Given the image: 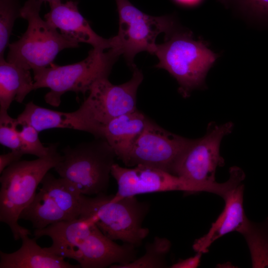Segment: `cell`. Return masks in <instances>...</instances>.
<instances>
[{"label":"cell","mask_w":268,"mask_h":268,"mask_svg":"<svg viewBox=\"0 0 268 268\" xmlns=\"http://www.w3.org/2000/svg\"><path fill=\"white\" fill-rule=\"evenodd\" d=\"M233 128L231 122L220 125L209 124L204 136L193 139L175 164L171 174L190 184L196 192H207L224 199L245 178L241 171L232 168L226 182L218 183L215 179L217 168L224 163L220 155L221 142L225 136L231 133Z\"/></svg>","instance_id":"6da1fadb"},{"label":"cell","mask_w":268,"mask_h":268,"mask_svg":"<svg viewBox=\"0 0 268 268\" xmlns=\"http://www.w3.org/2000/svg\"><path fill=\"white\" fill-rule=\"evenodd\" d=\"M58 146V143H54L46 157L14 162L0 174V221L8 226L15 240L31 234L29 230L19 224L18 220L33 199L44 177L62 159Z\"/></svg>","instance_id":"7a4b0ae2"},{"label":"cell","mask_w":268,"mask_h":268,"mask_svg":"<svg viewBox=\"0 0 268 268\" xmlns=\"http://www.w3.org/2000/svg\"><path fill=\"white\" fill-rule=\"evenodd\" d=\"M153 54L159 60L156 67L176 79L185 97L205 86L206 74L218 57L205 42L195 40L191 32L178 26L165 35L163 43L157 44Z\"/></svg>","instance_id":"3957f363"},{"label":"cell","mask_w":268,"mask_h":268,"mask_svg":"<svg viewBox=\"0 0 268 268\" xmlns=\"http://www.w3.org/2000/svg\"><path fill=\"white\" fill-rule=\"evenodd\" d=\"M120 55L113 49L106 52L93 48L88 56L79 62L64 66L53 63L47 67L33 71V90L48 88L45 100L48 104L58 107L61 97L72 91L84 95L99 79L108 77L113 66Z\"/></svg>","instance_id":"277c9868"},{"label":"cell","mask_w":268,"mask_h":268,"mask_svg":"<svg viewBox=\"0 0 268 268\" xmlns=\"http://www.w3.org/2000/svg\"><path fill=\"white\" fill-rule=\"evenodd\" d=\"M42 3L39 0L25 1L21 17L27 21V28L18 40L8 46L6 61L33 71L49 67L61 51L79 46L40 17Z\"/></svg>","instance_id":"5b68a950"},{"label":"cell","mask_w":268,"mask_h":268,"mask_svg":"<svg viewBox=\"0 0 268 268\" xmlns=\"http://www.w3.org/2000/svg\"><path fill=\"white\" fill-rule=\"evenodd\" d=\"M62 151L63 158L54 168L60 177L83 195L105 193L117 157L104 138L68 146Z\"/></svg>","instance_id":"8992f818"},{"label":"cell","mask_w":268,"mask_h":268,"mask_svg":"<svg viewBox=\"0 0 268 268\" xmlns=\"http://www.w3.org/2000/svg\"><path fill=\"white\" fill-rule=\"evenodd\" d=\"M112 197L105 193L93 197L82 195L79 216L91 217L110 239L137 246L149 233L142 225L148 206L135 196L117 201L112 200Z\"/></svg>","instance_id":"52a82bcc"},{"label":"cell","mask_w":268,"mask_h":268,"mask_svg":"<svg viewBox=\"0 0 268 268\" xmlns=\"http://www.w3.org/2000/svg\"><path fill=\"white\" fill-rule=\"evenodd\" d=\"M132 78L119 85L111 83L108 77L97 80L89 94L76 110L84 122L86 132L103 138V131L113 119L136 110V94L143 74L135 66Z\"/></svg>","instance_id":"ba28073f"},{"label":"cell","mask_w":268,"mask_h":268,"mask_svg":"<svg viewBox=\"0 0 268 268\" xmlns=\"http://www.w3.org/2000/svg\"><path fill=\"white\" fill-rule=\"evenodd\" d=\"M119 19L118 34L112 37V48L123 55L132 68L135 56L146 51L153 54L156 39L162 33L165 35L177 26L173 16H154L134 6L129 0H115Z\"/></svg>","instance_id":"9c48e42d"},{"label":"cell","mask_w":268,"mask_h":268,"mask_svg":"<svg viewBox=\"0 0 268 268\" xmlns=\"http://www.w3.org/2000/svg\"><path fill=\"white\" fill-rule=\"evenodd\" d=\"M42 186L20 219L29 221L34 229H41L61 221L79 217L82 194L70 183L48 172Z\"/></svg>","instance_id":"30bf717a"},{"label":"cell","mask_w":268,"mask_h":268,"mask_svg":"<svg viewBox=\"0 0 268 268\" xmlns=\"http://www.w3.org/2000/svg\"><path fill=\"white\" fill-rule=\"evenodd\" d=\"M192 141L148 119L124 163L130 167L145 165L171 173L175 164Z\"/></svg>","instance_id":"8fae6325"},{"label":"cell","mask_w":268,"mask_h":268,"mask_svg":"<svg viewBox=\"0 0 268 268\" xmlns=\"http://www.w3.org/2000/svg\"><path fill=\"white\" fill-rule=\"evenodd\" d=\"M111 175L116 180L118 190L112 200L137 195L173 191L196 193L195 188L182 178L167 171L143 165L134 168L114 163Z\"/></svg>","instance_id":"7c38bea8"},{"label":"cell","mask_w":268,"mask_h":268,"mask_svg":"<svg viewBox=\"0 0 268 268\" xmlns=\"http://www.w3.org/2000/svg\"><path fill=\"white\" fill-rule=\"evenodd\" d=\"M50 11L45 20L62 34L77 42L91 45L93 48L105 50L112 47V38H104L91 28L87 20L79 12L78 2L68 0L50 5Z\"/></svg>","instance_id":"4fadbf2b"},{"label":"cell","mask_w":268,"mask_h":268,"mask_svg":"<svg viewBox=\"0 0 268 268\" xmlns=\"http://www.w3.org/2000/svg\"><path fill=\"white\" fill-rule=\"evenodd\" d=\"M244 185L241 184L233 189L223 199L225 206L216 220L211 224L208 231L196 239L193 248L202 254L208 251L209 248L216 240L237 231L247 219L243 207Z\"/></svg>","instance_id":"5bb4252c"},{"label":"cell","mask_w":268,"mask_h":268,"mask_svg":"<svg viewBox=\"0 0 268 268\" xmlns=\"http://www.w3.org/2000/svg\"><path fill=\"white\" fill-rule=\"evenodd\" d=\"M22 245L17 251L6 253L0 251V268H78L65 259L48 252L30 238L28 234L21 237Z\"/></svg>","instance_id":"9a60e30c"},{"label":"cell","mask_w":268,"mask_h":268,"mask_svg":"<svg viewBox=\"0 0 268 268\" xmlns=\"http://www.w3.org/2000/svg\"><path fill=\"white\" fill-rule=\"evenodd\" d=\"M148 119L136 109L115 118L105 128L103 138L123 163L144 129Z\"/></svg>","instance_id":"2e32d148"},{"label":"cell","mask_w":268,"mask_h":268,"mask_svg":"<svg viewBox=\"0 0 268 268\" xmlns=\"http://www.w3.org/2000/svg\"><path fill=\"white\" fill-rule=\"evenodd\" d=\"M19 126L29 125L39 133L53 128L71 129L86 132L85 125L76 110L63 112L29 102L16 118Z\"/></svg>","instance_id":"e0dca14e"},{"label":"cell","mask_w":268,"mask_h":268,"mask_svg":"<svg viewBox=\"0 0 268 268\" xmlns=\"http://www.w3.org/2000/svg\"><path fill=\"white\" fill-rule=\"evenodd\" d=\"M30 70L0 58V110L7 111L13 101L22 103L33 90Z\"/></svg>","instance_id":"ac0fdd59"},{"label":"cell","mask_w":268,"mask_h":268,"mask_svg":"<svg viewBox=\"0 0 268 268\" xmlns=\"http://www.w3.org/2000/svg\"><path fill=\"white\" fill-rule=\"evenodd\" d=\"M237 232L241 233L248 244L253 268H268V218L257 224L247 218Z\"/></svg>","instance_id":"d6986e66"},{"label":"cell","mask_w":268,"mask_h":268,"mask_svg":"<svg viewBox=\"0 0 268 268\" xmlns=\"http://www.w3.org/2000/svg\"><path fill=\"white\" fill-rule=\"evenodd\" d=\"M170 241L166 238L155 237L145 247L144 254L125 265L115 264L111 268H162L167 267L166 257L171 248Z\"/></svg>","instance_id":"ffe728a7"},{"label":"cell","mask_w":268,"mask_h":268,"mask_svg":"<svg viewBox=\"0 0 268 268\" xmlns=\"http://www.w3.org/2000/svg\"><path fill=\"white\" fill-rule=\"evenodd\" d=\"M260 27L268 28V0H218Z\"/></svg>","instance_id":"44dd1931"},{"label":"cell","mask_w":268,"mask_h":268,"mask_svg":"<svg viewBox=\"0 0 268 268\" xmlns=\"http://www.w3.org/2000/svg\"><path fill=\"white\" fill-rule=\"evenodd\" d=\"M21 7L19 0H0V58H4L14 22L21 17Z\"/></svg>","instance_id":"7402d4cb"},{"label":"cell","mask_w":268,"mask_h":268,"mask_svg":"<svg viewBox=\"0 0 268 268\" xmlns=\"http://www.w3.org/2000/svg\"><path fill=\"white\" fill-rule=\"evenodd\" d=\"M21 148L20 150L24 154H30L38 158L48 156L52 151L53 144L45 147L41 143L39 137V132L33 127L23 125L19 130Z\"/></svg>","instance_id":"603a6c76"},{"label":"cell","mask_w":268,"mask_h":268,"mask_svg":"<svg viewBox=\"0 0 268 268\" xmlns=\"http://www.w3.org/2000/svg\"><path fill=\"white\" fill-rule=\"evenodd\" d=\"M18 126L16 118L10 117L7 111L0 110V144L11 150L21 151V142L19 130L17 129Z\"/></svg>","instance_id":"cb8c5ba5"},{"label":"cell","mask_w":268,"mask_h":268,"mask_svg":"<svg viewBox=\"0 0 268 268\" xmlns=\"http://www.w3.org/2000/svg\"><path fill=\"white\" fill-rule=\"evenodd\" d=\"M23 154L19 150H11L10 152L0 155V173L9 165L19 161Z\"/></svg>","instance_id":"d4e9b609"},{"label":"cell","mask_w":268,"mask_h":268,"mask_svg":"<svg viewBox=\"0 0 268 268\" xmlns=\"http://www.w3.org/2000/svg\"><path fill=\"white\" fill-rule=\"evenodd\" d=\"M193 257L184 260H180L173 264L171 268H196L199 267L202 254L197 252Z\"/></svg>","instance_id":"484cf974"},{"label":"cell","mask_w":268,"mask_h":268,"mask_svg":"<svg viewBox=\"0 0 268 268\" xmlns=\"http://www.w3.org/2000/svg\"><path fill=\"white\" fill-rule=\"evenodd\" d=\"M204 0H173L176 3L182 6L192 7L199 5Z\"/></svg>","instance_id":"4316f807"},{"label":"cell","mask_w":268,"mask_h":268,"mask_svg":"<svg viewBox=\"0 0 268 268\" xmlns=\"http://www.w3.org/2000/svg\"><path fill=\"white\" fill-rule=\"evenodd\" d=\"M43 2H48L49 3V5L61 1V0H39Z\"/></svg>","instance_id":"83f0119b"}]
</instances>
